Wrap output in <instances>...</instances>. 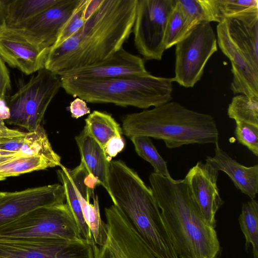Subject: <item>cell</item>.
Masks as SVG:
<instances>
[{
  "label": "cell",
  "instance_id": "6da1fadb",
  "mask_svg": "<svg viewBox=\"0 0 258 258\" xmlns=\"http://www.w3.org/2000/svg\"><path fill=\"white\" fill-rule=\"evenodd\" d=\"M137 0H101L83 26L50 48L45 68L56 74L102 61L120 48L134 23Z\"/></svg>",
  "mask_w": 258,
  "mask_h": 258
},
{
  "label": "cell",
  "instance_id": "7a4b0ae2",
  "mask_svg": "<svg viewBox=\"0 0 258 258\" xmlns=\"http://www.w3.org/2000/svg\"><path fill=\"white\" fill-rule=\"evenodd\" d=\"M149 182L178 257L218 258L221 247L217 232L201 212L186 180L153 172Z\"/></svg>",
  "mask_w": 258,
  "mask_h": 258
},
{
  "label": "cell",
  "instance_id": "3957f363",
  "mask_svg": "<svg viewBox=\"0 0 258 258\" xmlns=\"http://www.w3.org/2000/svg\"><path fill=\"white\" fill-rule=\"evenodd\" d=\"M108 185L120 211L156 258H179L151 187L121 160L109 164Z\"/></svg>",
  "mask_w": 258,
  "mask_h": 258
},
{
  "label": "cell",
  "instance_id": "277c9868",
  "mask_svg": "<svg viewBox=\"0 0 258 258\" xmlns=\"http://www.w3.org/2000/svg\"><path fill=\"white\" fill-rule=\"evenodd\" d=\"M122 132L130 138L147 136L162 140L169 149L188 144L218 143L219 133L211 115L172 101L125 115Z\"/></svg>",
  "mask_w": 258,
  "mask_h": 258
},
{
  "label": "cell",
  "instance_id": "5b68a950",
  "mask_svg": "<svg viewBox=\"0 0 258 258\" xmlns=\"http://www.w3.org/2000/svg\"><path fill=\"white\" fill-rule=\"evenodd\" d=\"M60 79L61 88L67 94L86 102L147 109L170 102L172 98L173 78L151 74L112 79Z\"/></svg>",
  "mask_w": 258,
  "mask_h": 258
},
{
  "label": "cell",
  "instance_id": "8992f818",
  "mask_svg": "<svg viewBox=\"0 0 258 258\" xmlns=\"http://www.w3.org/2000/svg\"><path fill=\"white\" fill-rule=\"evenodd\" d=\"M61 88L59 77L45 68L6 99L9 116L7 123L35 131L41 125L46 110Z\"/></svg>",
  "mask_w": 258,
  "mask_h": 258
},
{
  "label": "cell",
  "instance_id": "52a82bcc",
  "mask_svg": "<svg viewBox=\"0 0 258 258\" xmlns=\"http://www.w3.org/2000/svg\"><path fill=\"white\" fill-rule=\"evenodd\" d=\"M0 237H32L75 241L82 239L66 203L36 209L0 228Z\"/></svg>",
  "mask_w": 258,
  "mask_h": 258
},
{
  "label": "cell",
  "instance_id": "ba28073f",
  "mask_svg": "<svg viewBox=\"0 0 258 258\" xmlns=\"http://www.w3.org/2000/svg\"><path fill=\"white\" fill-rule=\"evenodd\" d=\"M217 50V37L210 23L198 24L175 45L174 82L186 88L193 87Z\"/></svg>",
  "mask_w": 258,
  "mask_h": 258
},
{
  "label": "cell",
  "instance_id": "9c48e42d",
  "mask_svg": "<svg viewBox=\"0 0 258 258\" xmlns=\"http://www.w3.org/2000/svg\"><path fill=\"white\" fill-rule=\"evenodd\" d=\"M176 0H137L132 32L135 46L144 60L162 59L168 16Z\"/></svg>",
  "mask_w": 258,
  "mask_h": 258
},
{
  "label": "cell",
  "instance_id": "30bf717a",
  "mask_svg": "<svg viewBox=\"0 0 258 258\" xmlns=\"http://www.w3.org/2000/svg\"><path fill=\"white\" fill-rule=\"evenodd\" d=\"M105 214L106 238L93 246L94 258H156L116 206L105 208Z\"/></svg>",
  "mask_w": 258,
  "mask_h": 258
},
{
  "label": "cell",
  "instance_id": "8fae6325",
  "mask_svg": "<svg viewBox=\"0 0 258 258\" xmlns=\"http://www.w3.org/2000/svg\"><path fill=\"white\" fill-rule=\"evenodd\" d=\"M81 1L58 0L56 3L33 18L20 24L7 27L41 49H49L55 44L62 28Z\"/></svg>",
  "mask_w": 258,
  "mask_h": 258
},
{
  "label": "cell",
  "instance_id": "7c38bea8",
  "mask_svg": "<svg viewBox=\"0 0 258 258\" xmlns=\"http://www.w3.org/2000/svg\"><path fill=\"white\" fill-rule=\"evenodd\" d=\"M65 200L60 184L0 192V228L36 209L63 203Z\"/></svg>",
  "mask_w": 258,
  "mask_h": 258
},
{
  "label": "cell",
  "instance_id": "4fadbf2b",
  "mask_svg": "<svg viewBox=\"0 0 258 258\" xmlns=\"http://www.w3.org/2000/svg\"><path fill=\"white\" fill-rule=\"evenodd\" d=\"M141 57L123 47L108 58L92 64L56 74L59 78L101 79L150 74Z\"/></svg>",
  "mask_w": 258,
  "mask_h": 258
},
{
  "label": "cell",
  "instance_id": "5bb4252c",
  "mask_svg": "<svg viewBox=\"0 0 258 258\" xmlns=\"http://www.w3.org/2000/svg\"><path fill=\"white\" fill-rule=\"evenodd\" d=\"M50 48L42 49L6 26L0 28V56L12 68L30 75L45 68Z\"/></svg>",
  "mask_w": 258,
  "mask_h": 258
},
{
  "label": "cell",
  "instance_id": "9a60e30c",
  "mask_svg": "<svg viewBox=\"0 0 258 258\" xmlns=\"http://www.w3.org/2000/svg\"><path fill=\"white\" fill-rule=\"evenodd\" d=\"M219 172L207 162L199 161L184 178L201 212L215 228L216 213L224 203L217 186Z\"/></svg>",
  "mask_w": 258,
  "mask_h": 258
},
{
  "label": "cell",
  "instance_id": "2e32d148",
  "mask_svg": "<svg viewBox=\"0 0 258 258\" xmlns=\"http://www.w3.org/2000/svg\"><path fill=\"white\" fill-rule=\"evenodd\" d=\"M217 42L223 53L230 59L233 80L231 89L234 94L258 97V73L231 39L224 19L217 26Z\"/></svg>",
  "mask_w": 258,
  "mask_h": 258
},
{
  "label": "cell",
  "instance_id": "e0dca14e",
  "mask_svg": "<svg viewBox=\"0 0 258 258\" xmlns=\"http://www.w3.org/2000/svg\"><path fill=\"white\" fill-rule=\"evenodd\" d=\"M225 20L231 39L250 66L258 73V10Z\"/></svg>",
  "mask_w": 258,
  "mask_h": 258
},
{
  "label": "cell",
  "instance_id": "ac0fdd59",
  "mask_svg": "<svg viewBox=\"0 0 258 258\" xmlns=\"http://www.w3.org/2000/svg\"><path fill=\"white\" fill-rule=\"evenodd\" d=\"M205 162L218 171L225 173L235 187L250 199L258 193V165L247 167L237 162L222 149L218 143L215 144V155L207 156Z\"/></svg>",
  "mask_w": 258,
  "mask_h": 258
},
{
  "label": "cell",
  "instance_id": "d6986e66",
  "mask_svg": "<svg viewBox=\"0 0 258 258\" xmlns=\"http://www.w3.org/2000/svg\"><path fill=\"white\" fill-rule=\"evenodd\" d=\"M70 241L50 238L0 237V258H53Z\"/></svg>",
  "mask_w": 258,
  "mask_h": 258
},
{
  "label": "cell",
  "instance_id": "ffe728a7",
  "mask_svg": "<svg viewBox=\"0 0 258 258\" xmlns=\"http://www.w3.org/2000/svg\"><path fill=\"white\" fill-rule=\"evenodd\" d=\"M82 162L89 174L102 185L111 196L109 185L108 175L110 162L99 144L88 133L84 127L75 137Z\"/></svg>",
  "mask_w": 258,
  "mask_h": 258
},
{
  "label": "cell",
  "instance_id": "44dd1931",
  "mask_svg": "<svg viewBox=\"0 0 258 258\" xmlns=\"http://www.w3.org/2000/svg\"><path fill=\"white\" fill-rule=\"evenodd\" d=\"M84 127L88 133L103 149L108 141L113 137H121L120 125L111 115L95 110L85 119Z\"/></svg>",
  "mask_w": 258,
  "mask_h": 258
},
{
  "label": "cell",
  "instance_id": "7402d4cb",
  "mask_svg": "<svg viewBox=\"0 0 258 258\" xmlns=\"http://www.w3.org/2000/svg\"><path fill=\"white\" fill-rule=\"evenodd\" d=\"M55 166L53 162L42 156L25 155L19 153L0 162V181L7 177Z\"/></svg>",
  "mask_w": 258,
  "mask_h": 258
},
{
  "label": "cell",
  "instance_id": "603a6c76",
  "mask_svg": "<svg viewBox=\"0 0 258 258\" xmlns=\"http://www.w3.org/2000/svg\"><path fill=\"white\" fill-rule=\"evenodd\" d=\"M58 0H9L7 9L6 26L25 22L57 2Z\"/></svg>",
  "mask_w": 258,
  "mask_h": 258
},
{
  "label": "cell",
  "instance_id": "cb8c5ba5",
  "mask_svg": "<svg viewBox=\"0 0 258 258\" xmlns=\"http://www.w3.org/2000/svg\"><path fill=\"white\" fill-rule=\"evenodd\" d=\"M60 167V169L57 170V174L64 188L66 203L75 218L82 238L93 246L96 243L91 232L84 220L80 203L76 194L74 184L69 173V169L62 165Z\"/></svg>",
  "mask_w": 258,
  "mask_h": 258
},
{
  "label": "cell",
  "instance_id": "d4e9b609",
  "mask_svg": "<svg viewBox=\"0 0 258 258\" xmlns=\"http://www.w3.org/2000/svg\"><path fill=\"white\" fill-rule=\"evenodd\" d=\"M211 22L221 23L224 19L258 10L257 0H207Z\"/></svg>",
  "mask_w": 258,
  "mask_h": 258
},
{
  "label": "cell",
  "instance_id": "484cf974",
  "mask_svg": "<svg viewBox=\"0 0 258 258\" xmlns=\"http://www.w3.org/2000/svg\"><path fill=\"white\" fill-rule=\"evenodd\" d=\"M238 220L245 239L246 251H247L251 245L253 258H258V203L256 200L250 199L243 203Z\"/></svg>",
  "mask_w": 258,
  "mask_h": 258
},
{
  "label": "cell",
  "instance_id": "4316f807",
  "mask_svg": "<svg viewBox=\"0 0 258 258\" xmlns=\"http://www.w3.org/2000/svg\"><path fill=\"white\" fill-rule=\"evenodd\" d=\"M227 114L235 122L258 126V97L239 94L233 97Z\"/></svg>",
  "mask_w": 258,
  "mask_h": 258
},
{
  "label": "cell",
  "instance_id": "83f0119b",
  "mask_svg": "<svg viewBox=\"0 0 258 258\" xmlns=\"http://www.w3.org/2000/svg\"><path fill=\"white\" fill-rule=\"evenodd\" d=\"M130 139L137 153L152 166L154 172L166 177H171L167 162L160 155L150 138L140 136L132 137Z\"/></svg>",
  "mask_w": 258,
  "mask_h": 258
},
{
  "label": "cell",
  "instance_id": "f1b7e54d",
  "mask_svg": "<svg viewBox=\"0 0 258 258\" xmlns=\"http://www.w3.org/2000/svg\"><path fill=\"white\" fill-rule=\"evenodd\" d=\"M188 33L185 16L176 0L166 23L164 37L165 50L175 45Z\"/></svg>",
  "mask_w": 258,
  "mask_h": 258
},
{
  "label": "cell",
  "instance_id": "f546056e",
  "mask_svg": "<svg viewBox=\"0 0 258 258\" xmlns=\"http://www.w3.org/2000/svg\"><path fill=\"white\" fill-rule=\"evenodd\" d=\"M185 18L188 33L200 23H210L206 0H176Z\"/></svg>",
  "mask_w": 258,
  "mask_h": 258
},
{
  "label": "cell",
  "instance_id": "4dcf8cb0",
  "mask_svg": "<svg viewBox=\"0 0 258 258\" xmlns=\"http://www.w3.org/2000/svg\"><path fill=\"white\" fill-rule=\"evenodd\" d=\"M235 134L240 144L247 147L255 156H258V126L236 122Z\"/></svg>",
  "mask_w": 258,
  "mask_h": 258
},
{
  "label": "cell",
  "instance_id": "1f68e13d",
  "mask_svg": "<svg viewBox=\"0 0 258 258\" xmlns=\"http://www.w3.org/2000/svg\"><path fill=\"white\" fill-rule=\"evenodd\" d=\"M53 258H94V250L90 244L81 239L69 242Z\"/></svg>",
  "mask_w": 258,
  "mask_h": 258
},
{
  "label": "cell",
  "instance_id": "d6a6232c",
  "mask_svg": "<svg viewBox=\"0 0 258 258\" xmlns=\"http://www.w3.org/2000/svg\"><path fill=\"white\" fill-rule=\"evenodd\" d=\"M86 0H82L75 13L62 28L58 38L52 46H57L75 34L85 22V7Z\"/></svg>",
  "mask_w": 258,
  "mask_h": 258
},
{
  "label": "cell",
  "instance_id": "836d02e7",
  "mask_svg": "<svg viewBox=\"0 0 258 258\" xmlns=\"http://www.w3.org/2000/svg\"><path fill=\"white\" fill-rule=\"evenodd\" d=\"M11 90L9 72L5 62L0 56V100H6Z\"/></svg>",
  "mask_w": 258,
  "mask_h": 258
},
{
  "label": "cell",
  "instance_id": "e575fe53",
  "mask_svg": "<svg viewBox=\"0 0 258 258\" xmlns=\"http://www.w3.org/2000/svg\"><path fill=\"white\" fill-rule=\"evenodd\" d=\"M124 147V142L121 137H113L109 140L103 148L107 160L110 162L113 157L120 152Z\"/></svg>",
  "mask_w": 258,
  "mask_h": 258
},
{
  "label": "cell",
  "instance_id": "d590c367",
  "mask_svg": "<svg viewBox=\"0 0 258 258\" xmlns=\"http://www.w3.org/2000/svg\"><path fill=\"white\" fill-rule=\"evenodd\" d=\"M69 109L72 117L76 119L90 113V109L87 106L86 102L78 97L71 102Z\"/></svg>",
  "mask_w": 258,
  "mask_h": 258
},
{
  "label": "cell",
  "instance_id": "8d00e7d4",
  "mask_svg": "<svg viewBox=\"0 0 258 258\" xmlns=\"http://www.w3.org/2000/svg\"><path fill=\"white\" fill-rule=\"evenodd\" d=\"M9 0H0V28L6 25L7 9Z\"/></svg>",
  "mask_w": 258,
  "mask_h": 258
},
{
  "label": "cell",
  "instance_id": "74e56055",
  "mask_svg": "<svg viewBox=\"0 0 258 258\" xmlns=\"http://www.w3.org/2000/svg\"><path fill=\"white\" fill-rule=\"evenodd\" d=\"M19 153L7 151L0 149V162L11 158Z\"/></svg>",
  "mask_w": 258,
  "mask_h": 258
}]
</instances>
